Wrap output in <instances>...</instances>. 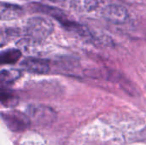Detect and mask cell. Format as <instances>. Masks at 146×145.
<instances>
[{
  "label": "cell",
  "instance_id": "obj_1",
  "mask_svg": "<svg viewBox=\"0 0 146 145\" xmlns=\"http://www.w3.org/2000/svg\"><path fill=\"white\" fill-rule=\"evenodd\" d=\"M53 23L45 17H31L26 25L27 34L34 41H41L48 38L53 32Z\"/></svg>",
  "mask_w": 146,
  "mask_h": 145
},
{
  "label": "cell",
  "instance_id": "obj_2",
  "mask_svg": "<svg viewBox=\"0 0 146 145\" xmlns=\"http://www.w3.org/2000/svg\"><path fill=\"white\" fill-rule=\"evenodd\" d=\"M103 16L111 23L121 25L127 21L128 12L123 6L118 4H110L104 9Z\"/></svg>",
  "mask_w": 146,
  "mask_h": 145
},
{
  "label": "cell",
  "instance_id": "obj_3",
  "mask_svg": "<svg viewBox=\"0 0 146 145\" xmlns=\"http://www.w3.org/2000/svg\"><path fill=\"white\" fill-rule=\"evenodd\" d=\"M21 66L27 71L32 73L46 74L50 71V65L48 61L37 57H27L24 59Z\"/></svg>",
  "mask_w": 146,
  "mask_h": 145
},
{
  "label": "cell",
  "instance_id": "obj_4",
  "mask_svg": "<svg viewBox=\"0 0 146 145\" xmlns=\"http://www.w3.org/2000/svg\"><path fill=\"white\" fill-rule=\"evenodd\" d=\"M23 14L21 6L2 2L0 5V17L3 21H9L19 18Z\"/></svg>",
  "mask_w": 146,
  "mask_h": 145
},
{
  "label": "cell",
  "instance_id": "obj_5",
  "mask_svg": "<svg viewBox=\"0 0 146 145\" xmlns=\"http://www.w3.org/2000/svg\"><path fill=\"white\" fill-rule=\"evenodd\" d=\"M21 56V52L17 49H9L3 51L0 55V62L2 64L15 63Z\"/></svg>",
  "mask_w": 146,
  "mask_h": 145
},
{
  "label": "cell",
  "instance_id": "obj_6",
  "mask_svg": "<svg viewBox=\"0 0 146 145\" xmlns=\"http://www.w3.org/2000/svg\"><path fill=\"white\" fill-rule=\"evenodd\" d=\"M21 75L20 70L17 69H3L1 71L0 79L2 83H12L17 80Z\"/></svg>",
  "mask_w": 146,
  "mask_h": 145
},
{
  "label": "cell",
  "instance_id": "obj_7",
  "mask_svg": "<svg viewBox=\"0 0 146 145\" xmlns=\"http://www.w3.org/2000/svg\"><path fill=\"white\" fill-rule=\"evenodd\" d=\"M2 103L5 106H14L17 103V97L9 89H2L1 91Z\"/></svg>",
  "mask_w": 146,
  "mask_h": 145
},
{
  "label": "cell",
  "instance_id": "obj_8",
  "mask_svg": "<svg viewBox=\"0 0 146 145\" xmlns=\"http://www.w3.org/2000/svg\"><path fill=\"white\" fill-rule=\"evenodd\" d=\"M98 6V0H84V8L87 11H92Z\"/></svg>",
  "mask_w": 146,
  "mask_h": 145
},
{
  "label": "cell",
  "instance_id": "obj_9",
  "mask_svg": "<svg viewBox=\"0 0 146 145\" xmlns=\"http://www.w3.org/2000/svg\"><path fill=\"white\" fill-rule=\"evenodd\" d=\"M50 1H52V2H60V1H62V0H50Z\"/></svg>",
  "mask_w": 146,
  "mask_h": 145
}]
</instances>
